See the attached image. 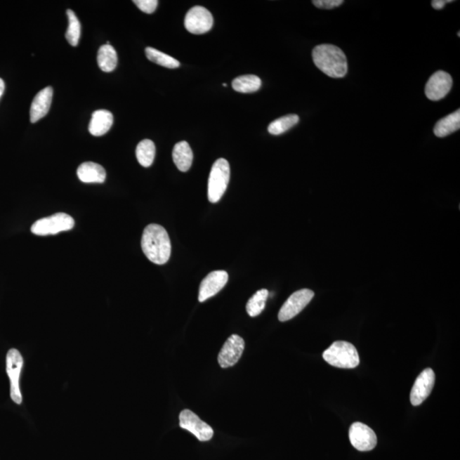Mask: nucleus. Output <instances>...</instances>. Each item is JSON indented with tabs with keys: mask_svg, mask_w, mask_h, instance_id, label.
I'll return each instance as SVG.
<instances>
[{
	"mask_svg": "<svg viewBox=\"0 0 460 460\" xmlns=\"http://www.w3.org/2000/svg\"><path fill=\"white\" fill-rule=\"evenodd\" d=\"M228 280H229V275L225 270L211 272L199 286V301L205 302L206 300L218 294L225 287Z\"/></svg>",
	"mask_w": 460,
	"mask_h": 460,
	"instance_id": "obj_14",
	"label": "nucleus"
},
{
	"mask_svg": "<svg viewBox=\"0 0 460 460\" xmlns=\"http://www.w3.org/2000/svg\"><path fill=\"white\" fill-rule=\"evenodd\" d=\"M23 366V358L18 350L11 349L6 355V372L11 379V397L17 404L22 402L19 379Z\"/></svg>",
	"mask_w": 460,
	"mask_h": 460,
	"instance_id": "obj_8",
	"label": "nucleus"
},
{
	"mask_svg": "<svg viewBox=\"0 0 460 460\" xmlns=\"http://www.w3.org/2000/svg\"><path fill=\"white\" fill-rule=\"evenodd\" d=\"M460 128V110L446 116L435 124L434 133L438 138H445Z\"/></svg>",
	"mask_w": 460,
	"mask_h": 460,
	"instance_id": "obj_19",
	"label": "nucleus"
},
{
	"mask_svg": "<svg viewBox=\"0 0 460 460\" xmlns=\"http://www.w3.org/2000/svg\"><path fill=\"white\" fill-rule=\"evenodd\" d=\"M133 3L147 14L154 13L159 4L157 0H134Z\"/></svg>",
	"mask_w": 460,
	"mask_h": 460,
	"instance_id": "obj_27",
	"label": "nucleus"
},
{
	"mask_svg": "<svg viewBox=\"0 0 460 460\" xmlns=\"http://www.w3.org/2000/svg\"><path fill=\"white\" fill-rule=\"evenodd\" d=\"M299 117L297 114L283 116V117L275 119V121L270 124L268 131L272 135H281L297 125Z\"/></svg>",
	"mask_w": 460,
	"mask_h": 460,
	"instance_id": "obj_24",
	"label": "nucleus"
},
{
	"mask_svg": "<svg viewBox=\"0 0 460 460\" xmlns=\"http://www.w3.org/2000/svg\"><path fill=\"white\" fill-rule=\"evenodd\" d=\"M453 86L451 75L438 71L431 76L426 86V95L431 101H439L446 97Z\"/></svg>",
	"mask_w": 460,
	"mask_h": 460,
	"instance_id": "obj_13",
	"label": "nucleus"
},
{
	"mask_svg": "<svg viewBox=\"0 0 460 460\" xmlns=\"http://www.w3.org/2000/svg\"><path fill=\"white\" fill-rule=\"evenodd\" d=\"M145 53L150 61L158 64L159 66L167 67V69H177L180 66L178 60L163 53L162 51L155 49V48L147 47Z\"/></svg>",
	"mask_w": 460,
	"mask_h": 460,
	"instance_id": "obj_25",
	"label": "nucleus"
},
{
	"mask_svg": "<svg viewBox=\"0 0 460 460\" xmlns=\"http://www.w3.org/2000/svg\"><path fill=\"white\" fill-rule=\"evenodd\" d=\"M155 145L150 139H144L138 143L136 150V156L140 165L150 167L153 164L155 157Z\"/></svg>",
	"mask_w": 460,
	"mask_h": 460,
	"instance_id": "obj_22",
	"label": "nucleus"
},
{
	"mask_svg": "<svg viewBox=\"0 0 460 460\" xmlns=\"http://www.w3.org/2000/svg\"><path fill=\"white\" fill-rule=\"evenodd\" d=\"M114 124V116L107 110L95 111L91 116L89 131L95 137H101L111 129Z\"/></svg>",
	"mask_w": 460,
	"mask_h": 460,
	"instance_id": "obj_16",
	"label": "nucleus"
},
{
	"mask_svg": "<svg viewBox=\"0 0 460 460\" xmlns=\"http://www.w3.org/2000/svg\"><path fill=\"white\" fill-rule=\"evenodd\" d=\"M323 358L331 366L345 369L357 367L360 363L357 350L352 343L346 341L334 342L324 351Z\"/></svg>",
	"mask_w": 460,
	"mask_h": 460,
	"instance_id": "obj_3",
	"label": "nucleus"
},
{
	"mask_svg": "<svg viewBox=\"0 0 460 460\" xmlns=\"http://www.w3.org/2000/svg\"><path fill=\"white\" fill-rule=\"evenodd\" d=\"M77 175L79 179L86 183H103L107 177L105 169L94 162L81 164L78 168Z\"/></svg>",
	"mask_w": 460,
	"mask_h": 460,
	"instance_id": "obj_17",
	"label": "nucleus"
},
{
	"mask_svg": "<svg viewBox=\"0 0 460 460\" xmlns=\"http://www.w3.org/2000/svg\"><path fill=\"white\" fill-rule=\"evenodd\" d=\"M435 375L431 368H426L416 379L411 390L410 401L414 406H419L429 397L435 385Z\"/></svg>",
	"mask_w": 460,
	"mask_h": 460,
	"instance_id": "obj_12",
	"label": "nucleus"
},
{
	"mask_svg": "<svg viewBox=\"0 0 460 460\" xmlns=\"http://www.w3.org/2000/svg\"><path fill=\"white\" fill-rule=\"evenodd\" d=\"M313 4L315 6L321 9H334L343 4V0H314Z\"/></svg>",
	"mask_w": 460,
	"mask_h": 460,
	"instance_id": "obj_28",
	"label": "nucleus"
},
{
	"mask_svg": "<svg viewBox=\"0 0 460 460\" xmlns=\"http://www.w3.org/2000/svg\"><path fill=\"white\" fill-rule=\"evenodd\" d=\"M5 82H4L3 79L0 78V98H1L4 91H5Z\"/></svg>",
	"mask_w": 460,
	"mask_h": 460,
	"instance_id": "obj_30",
	"label": "nucleus"
},
{
	"mask_svg": "<svg viewBox=\"0 0 460 460\" xmlns=\"http://www.w3.org/2000/svg\"><path fill=\"white\" fill-rule=\"evenodd\" d=\"M315 66L331 78L345 77L348 72L346 55L341 49L334 45H319L312 51Z\"/></svg>",
	"mask_w": 460,
	"mask_h": 460,
	"instance_id": "obj_2",
	"label": "nucleus"
},
{
	"mask_svg": "<svg viewBox=\"0 0 460 460\" xmlns=\"http://www.w3.org/2000/svg\"><path fill=\"white\" fill-rule=\"evenodd\" d=\"M244 350V339L237 334L231 335L219 352L218 361L220 367L228 368L235 366L241 359Z\"/></svg>",
	"mask_w": 460,
	"mask_h": 460,
	"instance_id": "obj_11",
	"label": "nucleus"
},
{
	"mask_svg": "<svg viewBox=\"0 0 460 460\" xmlns=\"http://www.w3.org/2000/svg\"><path fill=\"white\" fill-rule=\"evenodd\" d=\"M453 0H434L431 2L432 7L435 10H442L447 3H452Z\"/></svg>",
	"mask_w": 460,
	"mask_h": 460,
	"instance_id": "obj_29",
	"label": "nucleus"
},
{
	"mask_svg": "<svg viewBox=\"0 0 460 460\" xmlns=\"http://www.w3.org/2000/svg\"><path fill=\"white\" fill-rule=\"evenodd\" d=\"M269 291L261 289L257 291L247 303V311L251 317H258L265 310Z\"/></svg>",
	"mask_w": 460,
	"mask_h": 460,
	"instance_id": "obj_23",
	"label": "nucleus"
},
{
	"mask_svg": "<svg viewBox=\"0 0 460 460\" xmlns=\"http://www.w3.org/2000/svg\"><path fill=\"white\" fill-rule=\"evenodd\" d=\"M53 97V89L51 86L38 92L31 104L30 121L35 123L41 119L48 114Z\"/></svg>",
	"mask_w": 460,
	"mask_h": 460,
	"instance_id": "obj_15",
	"label": "nucleus"
},
{
	"mask_svg": "<svg viewBox=\"0 0 460 460\" xmlns=\"http://www.w3.org/2000/svg\"><path fill=\"white\" fill-rule=\"evenodd\" d=\"M349 438L352 446L358 451H371L377 446V435L365 423H354L350 428Z\"/></svg>",
	"mask_w": 460,
	"mask_h": 460,
	"instance_id": "obj_10",
	"label": "nucleus"
},
{
	"mask_svg": "<svg viewBox=\"0 0 460 460\" xmlns=\"http://www.w3.org/2000/svg\"><path fill=\"white\" fill-rule=\"evenodd\" d=\"M223 86H225V87H227V84H223Z\"/></svg>",
	"mask_w": 460,
	"mask_h": 460,
	"instance_id": "obj_31",
	"label": "nucleus"
},
{
	"mask_svg": "<svg viewBox=\"0 0 460 460\" xmlns=\"http://www.w3.org/2000/svg\"><path fill=\"white\" fill-rule=\"evenodd\" d=\"M179 426L183 430L190 431L201 442L210 441L213 437V430L209 425L199 418L193 412L185 409L179 415Z\"/></svg>",
	"mask_w": 460,
	"mask_h": 460,
	"instance_id": "obj_6",
	"label": "nucleus"
},
{
	"mask_svg": "<svg viewBox=\"0 0 460 460\" xmlns=\"http://www.w3.org/2000/svg\"><path fill=\"white\" fill-rule=\"evenodd\" d=\"M74 227V220L71 216L59 213L36 221L31 227V232L36 235H53L71 230Z\"/></svg>",
	"mask_w": 460,
	"mask_h": 460,
	"instance_id": "obj_5",
	"label": "nucleus"
},
{
	"mask_svg": "<svg viewBox=\"0 0 460 460\" xmlns=\"http://www.w3.org/2000/svg\"><path fill=\"white\" fill-rule=\"evenodd\" d=\"M173 158L175 165L177 166L179 171H183V173L189 171L194 158L193 151H192L190 144L185 141L176 144L173 152Z\"/></svg>",
	"mask_w": 460,
	"mask_h": 460,
	"instance_id": "obj_18",
	"label": "nucleus"
},
{
	"mask_svg": "<svg viewBox=\"0 0 460 460\" xmlns=\"http://www.w3.org/2000/svg\"><path fill=\"white\" fill-rule=\"evenodd\" d=\"M142 249L146 257L155 265H165L171 257V245L169 235L161 225H147L143 231Z\"/></svg>",
	"mask_w": 460,
	"mask_h": 460,
	"instance_id": "obj_1",
	"label": "nucleus"
},
{
	"mask_svg": "<svg viewBox=\"0 0 460 460\" xmlns=\"http://www.w3.org/2000/svg\"><path fill=\"white\" fill-rule=\"evenodd\" d=\"M67 18H69V27H67L66 39L72 46H77L79 38H81V26L79 19L76 17L74 12L72 10L67 11Z\"/></svg>",
	"mask_w": 460,
	"mask_h": 460,
	"instance_id": "obj_26",
	"label": "nucleus"
},
{
	"mask_svg": "<svg viewBox=\"0 0 460 460\" xmlns=\"http://www.w3.org/2000/svg\"><path fill=\"white\" fill-rule=\"evenodd\" d=\"M98 63L100 69L103 72H106V73L113 72L118 63L117 53H116L114 48L107 44L100 47Z\"/></svg>",
	"mask_w": 460,
	"mask_h": 460,
	"instance_id": "obj_20",
	"label": "nucleus"
},
{
	"mask_svg": "<svg viewBox=\"0 0 460 460\" xmlns=\"http://www.w3.org/2000/svg\"><path fill=\"white\" fill-rule=\"evenodd\" d=\"M230 178V164L225 159H218L211 167L208 180V199L217 203L225 195Z\"/></svg>",
	"mask_w": 460,
	"mask_h": 460,
	"instance_id": "obj_4",
	"label": "nucleus"
},
{
	"mask_svg": "<svg viewBox=\"0 0 460 460\" xmlns=\"http://www.w3.org/2000/svg\"><path fill=\"white\" fill-rule=\"evenodd\" d=\"M314 296V291L310 289L295 291L288 298L280 310L278 315L280 322H287L294 318L309 305Z\"/></svg>",
	"mask_w": 460,
	"mask_h": 460,
	"instance_id": "obj_7",
	"label": "nucleus"
},
{
	"mask_svg": "<svg viewBox=\"0 0 460 460\" xmlns=\"http://www.w3.org/2000/svg\"><path fill=\"white\" fill-rule=\"evenodd\" d=\"M184 25L191 34H206L213 26V17L205 7L195 6L188 11Z\"/></svg>",
	"mask_w": 460,
	"mask_h": 460,
	"instance_id": "obj_9",
	"label": "nucleus"
},
{
	"mask_svg": "<svg viewBox=\"0 0 460 460\" xmlns=\"http://www.w3.org/2000/svg\"><path fill=\"white\" fill-rule=\"evenodd\" d=\"M261 85V79L253 74L239 76L232 82L233 89L241 93H253L258 91Z\"/></svg>",
	"mask_w": 460,
	"mask_h": 460,
	"instance_id": "obj_21",
	"label": "nucleus"
}]
</instances>
